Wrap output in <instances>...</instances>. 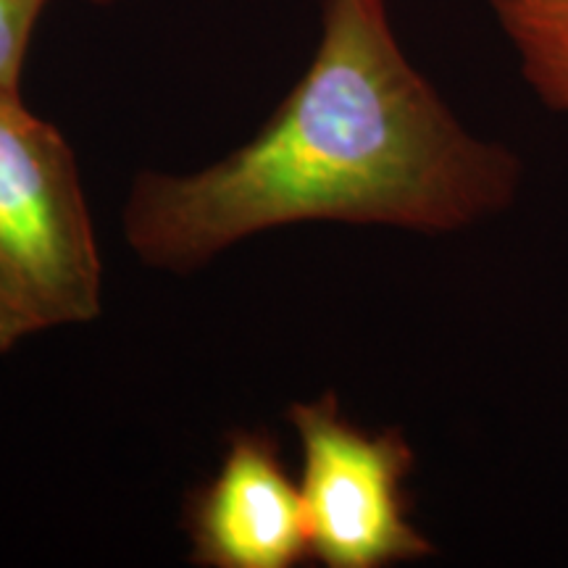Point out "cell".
<instances>
[{
  "label": "cell",
  "instance_id": "obj_1",
  "mask_svg": "<svg viewBox=\"0 0 568 568\" xmlns=\"http://www.w3.org/2000/svg\"><path fill=\"white\" fill-rule=\"evenodd\" d=\"M521 182V155L468 132L408 61L387 0H324L314 61L264 130L197 174L138 176L124 234L142 264L184 274L303 222L460 232Z\"/></svg>",
  "mask_w": 568,
  "mask_h": 568
},
{
  "label": "cell",
  "instance_id": "obj_2",
  "mask_svg": "<svg viewBox=\"0 0 568 568\" xmlns=\"http://www.w3.org/2000/svg\"><path fill=\"white\" fill-rule=\"evenodd\" d=\"M103 264L63 134L0 92V353L101 314Z\"/></svg>",
  "mask_w": 568,
  "mask_h": 568
},
{
  "label": "cell",
  "instance_id": "obj_3",
  "mask_svg": "<svg viewBox=\"0 0 568 568\" xmlns=\"http://www.w3.org/2000/svg\"><path fill=\"white\" fill-rule=\"evenodd\" d=\"M301 487L311 558L329 568H382L435 556L410 521L406 479L416 466L400 429L368 432L339 410L337 395L295 403Z\"/></svg>",
  "mask_w": 568,
  "mask_h": 568
},
{
  "label": "cell",
  "instance_id": "obj_4",
  "mask_svg": "<svg viewBox=\"0 0 568 568\" xmlns=\"http://www.w3.org/2000/svg\"><path fill=\"white\" fill-rule=\"evenodd\" d=\"M184 531L197 566L293 568L311 558L301 487L268 432H234L219 471L187 497Z\"/></svg>",
  "mask_w": 568,
  "mask_h": 568
},
{
  "label": "cell",
  "instance_id": "obj_5",
  "mask_svg": "<svg viewBox=\"0 0 568 568\" xmlns=\"http://www.w3.org/2000/svg\"><path fill=\"white\" fill-rule=\"evenodd\" d=\"M518 74L568 124V0H493Z\"/></svg>",
  "mask_w": 568,
  "mask_h": 568
},
{
  "label": "cell",
  "instance_id": "obj_6",
  "mask_svg": "<svg viewBox=\"0 0 568 568\" xmlns=\"http://www.w3.org/2000/svg\"><path fill=\"white\" fill-rule=\"evenodd\" d=\"M48 0H0V92H19L21 69Z\"/></svg>",
  "mask_w": 568,
  "mask_h": 568
},
{
  "label": "cell",
  "instance_id": "obj_7",
  "mask_svg": "<svg viewBox=\"0 0 568 568\" xmlns=\"http://www.w3.org/2000/svg\"><path fill=\"white\" fill-rule=\"evenodd\" d=\"M90 3H101V6H105V3H113V0H90Z\"/></svg>",
  "mask_w": 568,
  "mask_h": 568
}]
</instances>
